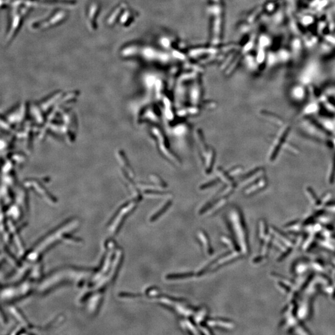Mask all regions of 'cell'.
I'll return each mask as SVG.
<instances>
[{"mask_svg":"<svg viewBox=\"0 0 335 335\" xmlns=\"http://www.w3.org/2000/svg\"><path fill=\"white\" fill-rule=\"evenodd\" d=\"M106 247L108 248V251L104 257V260H103L101 267L99 270V271L94 276L92 280L93 282L95 283V284H96L98 282H99L102 278H104L108 274L113 262L115 251L114 249L115 243L112 240H109L107 242Z\"/></svg>","mask_w":335,"mask_h":335,"instance_id":"obj_3","label":"cell"},{"mask_svg":"<svg viewBox=\"0 0 335 335\" xmlns=\"http://www.w3.org/2000/svg\"><path fill=\"white\" fill-rule=\"evenodd\" d=\"M231 220L232 222L233 225H234V228L235 230V233L237 234L238 240L239 241L240 245L243 252H247V244L246 240L244 239V235L243 234V228L241 224L240 219L239 215L236 211H232L231 212Z\"/></svg>","mask_w":335,"mask_h":335,"instance_id":"obj_7","label":"cell"},{"mask_svg":"<svg viewBox=\"0 0 335 335\" xmlns=\"http://www.w3.org/2000/svg\"><path fill=\"white\" fill-rule=\"evenodd\" d=\"M41 274V266L39 264H38L31 271V277L34 279H37L40 277Z\"/></svg>","mask_w":335,"mask_h":335,"instance_id":"obj_18","label":"cell"},{"mask_svg":"<svg viewBox=\"0 0 335 335\" xmlns=\"http://www.w3.org/2000/svg\"><path fill=\"white\" fill-rule=\"evenodd\" d=\"M222 241L223 243H225L227 245H228V247H229L230 248H234V244H233V243L232 241H231L230 239H229L228 238H227L225 237H223L222 238Z\"/></svg>","mask_w":335,"mask_h":335,"instance_id":"obj_25","label":"cell"},{"mask_svg":"<svg viewBox=\"0 0 335 335\" xmlns=\"http://www.w3.org/2000/svg\"><path fill=\"white\" fill-rule=\"evenodd\" d=\"M201 330H202L203 331V332H204L205 334H211L210 332H209L207 329H206L205 328H204H204L202 327V328H201Z\"/></svg>","mask_w":335,"mask_h":335,"instance_id":"obj_27","label":"cell"},{"mask_svg":"<svg viewBox=\"0 0 335 335\" xmlns=\"http://www.w3.org/2000/svg\"><path fill=\"white\" fill-rule=\"evenodd\" d=\"M91 270L80 268H65L55 271L46 277L38 287V291L44 293L58 285L68 282H78L86 278Z\"/></svg>","mask_w":335,"mask_h":335,"instance_id":"obj_1","label":"cell"},{"mask_svg":"<svg viewBox=\"0 0 335 335\" xmlns=\"http://www.w3.org/2000/svg\"><path fill=\"white\" fill-rule=\"evenodd\" d=\"M198 237L200 238L201 241L202 242V243L203 244V247L204 248L205 253H207V254H211L212 253V249L210 247V244H209V242L208 241V239H207V237H206V235H205V234L203 233L202 231H199V234H198Z\"/></svg>","mask_w":335,"mask_h":335,"instance_id":"obj_13","label":"cell"},{"mask_svg":"<svg viewBox=\"0 0 335 335\" xmlns=\"http://www.w3.org/2000/svg\"><path fill=\"white\" fill-rule=\"evenodd\" d=\"M238 253H237V252H233L231 253V254L227 255V256H225V257H223L222 258H221V260H219L213 266H212V269H214V268H217V267L220 266L224 264H225L230 261H231L232 260L236 258L237 257H238Z\"/></svg>","mask_w":335,"mask_h":335,"instance_id":"obj_11","label":"cell"},{"mask_svg":"<svg viewBox=\"0 0 335 335\" xmlns=\"http://www.w3.org/2000/svg\"><path fill=\"white\" fill-rule=\"evenodd\" d=\"M215 152L213 150H211V154H210V159L208 160L207 161V169H206V171H207V173H210L212 169V166L213 164H214V161H215Z\"/></svg>","mask_w":335,"mask_h":335,"instance_id":"obj_17","label":"cell"},{"mask_svg":"<svg viewBox=\"0 0 335 335\" xmlns=\"http://www.w3.org/2000/svg\"><path fill=\"white\" fill-rule=\"evenodd\" d=\"M151 179L153 181H154V183H155L157 185H158V186L160 185L161 187H165L166 186V184L163 181V179L155 174H154L151 176Z\"/></svg>","mask_w":335,"mask_h":335,"instance_id":"obj_22","label":"cell"},{"mask_svg":"<svg viewBox=\"0 0 335 335\" xmlns=\"http://www.w3.org/2000/svg\"><path fill=\"white\" fill-rule=\"evenodd\" d=\"M206 312H207V311H206V309L204 308L202 309V310L198 313V315L195 318V321L196 323H200V322L203 320V318H204L205 314H206Z\"/></svg>","mask_w":335,"mask_h":335,"instance_id":"obj_23","label":"cell"},{"mask_svg":"<svg viewBox=\"0 0 335 335\" xmlns=\"http://www.w3.org/2000/svg\"><path fill=\"white\" fill-rule=\"evenodd\" d=\"M185 323H186V327H187L188 328H189L193 333H194V334H198V332H197L196 328L194 327V325H193L191 323V322H190L189 321H185Z\"/></svg>","mask_w":335,"mask_h":335,"instance_id":"obj_24","label":"cell"},{"mask_svg":"<svg viewBox=\"0 0 335 335\" xmlns=\"http://www.w3.org/2000/svg\"><path fill=\"white\" fill-rule=\"evenodd\" d=\"M174 306L176 308V310L181 315H183L184 316H190L192 314V312L190 310H188V309L182 307L181 305L175 304Z\"/></svg>","mask_w":335,"mask_h":335,"instance_id":"obj_19","label":"cell"},{"mask_svg":"<svg viewBox=\"0 0 335 335\" xmlns=\"http://www.w3.org/2000/svg\"><path fill=\"white\" fill-rule=\"evenodd\" d=\"M226 202V200L225 199H223L222 201H221L217 203L213 207H212L209 211L208 212V214H212L213 213H214L215 212H216L217 211H218V209H220L222 207H223V205H224V204H225Z\"/></svg>","mask_w":335,"mask_h":335,"instance_id":"obj_20","label":"cell"},{"mask_svg":"<svg viewBox=\"0 0 335 335\" xmlns=\"http://www.w3.org/2000/svg\"><path fill=\"white\" fill-rule=\"evenodd\" d=\"M8 226L9 229V232L11 233V234L12 236V238L14 239L16 247L17 248V250L19 253L21 255H23L24 254V247L23 246L22 240L21 239V237L19 236V234L18 233L16 228L15 227V225L11 221L8 222Z\"/></svg>","mask_w":335,"mask_h":335,"instance_id":"obj_9","label":"cell"},{"mask_svg":"<svg viewBox=\"0 0 335 335\" xmlns=\"http://www.w3.org/2000/svg\"><path fill=\"white\" fill-rule=\"evenodd\" d=\"M198 133V137L200 140V142H201V144L204 149V153H207V150H208V148H207V145H206V143H205V138H204V136H203V133L201 132V131H198L197 132Z\"/></svg>","mask_w":335,"mask_h":335,"instance_id":"obj_21","label":"cell"},{"mask_svg":"<svg viewBox=\"0 0 335 335\" xmlns=\"http://www.w3.org/2000/svg\"><path fill=\"white\" fill-rule=\"evenodd\" d=\"M135 206V204L134 203L128 204V205L125 206V207L122 209L119 212V213L115 215V217H114L113 220L110 222L108 227V231L111 234L115 235L118 232L121 224L123 222L124 218L134 208Z\"/></svg>","mask_w":335,"mask_h":335,"instance_id":"obj_6","label":"cell"},{"mask_svg":"<svg viewBox=\"0 0 335 335\" xmlns=\"http://www.w3.org/2000/svg\"><path fill=\"white\" fill-rule=\"evenodd\" d=\"M32 282L31 280H26L18 287H9L2 291V299L5 300H11L26 295L31 290Z\"/></svg>","mask_w":335,"mask_h":335,"instance_id":"obj_5","label":"cell"},{"mask_svg":"<svg viewBox=\"0 0 335 335\" xmlns=\"http://www.w3.org/2000/svg\"><path fill=\"white\" fill-rule=\"evenodd\" d=\"M217 173L222 179H224V181L225 182L230 184H234V180L232 177L230 176V175L228 173H227L226 171L223 170L221 168H219L217 169Z\"/></svg>","mask_w":335,"mask_h":335,"instance_id":"obj_14","label":"cell"},{"mask_svg":"<svg viewBox=\"0 0 335 335\" xmlns=\"http://www.w3.org/2000/svg\"><path fill=\"white\" fill-rule=\"evenodd\" d=\"M193 275V273H181V274H170L166 276V278L168 279H183L189 277H191Z\"/></svg>","mask_w":335,"mask_h":335,"instance_id":"obj_16","label":"cell"},{"mask_svg":"<svg viewBox=\"0 0 335 335\" xmlns=\"http://www.w3.org/2000/svg\"><path fill=\"white\" fill-rule=\"evenodd\" d=\"M217 181L216 180H214V181H212V182H210V183H206L205 184H203L202 186V189H206V188H208L209 187H211L212 186V185H214L217 183Z\"/></svg>","mask_w":335,"mask_h":335,"instance_id":"obj_26","label":"cell"},{"mask_svg":"<svg viewBox=\"0 0 335 335\" xmlns=\"http://www.w3.org/2000/svg\"><path fill=\"white\" fill-rule=\"evenodd\" d=\"M9 311L12 314V315L16 319V320L19 322L22 327L26 329L30 328L31 325L27 321L26 318L23 316V315L21 313V312L16 307L10 306L9 307Z\"/></svg>","mask_w":335,"mask_h":335,"instance_id":"obj_10","label":"cell"},{"mask_svg":"<svg viewBox=\"0 0 335 335\" xmlns=\"http://www.w3.org/2000/svg\"><path fill=\"white\" fill-rule=\"evenodd\" d=\"M122 255L123 254L121 250L118 249L115 250L113 262L109 273L104 278H102L101 280L98 282L96 284H95V288L97 290L105 287L109 283L110 284L115 279V277L116 276V274L121 266V263L122 262Z\"/></svg>","mask_w":335,"mask_h":335,"instance_id":"obj_4","label":"cell"},{"mask_svg":"<svg viewBox=\"0 0 335 335\" xmlns=\"http://www.w3.org/2000/svg\"><path fill=\"white\" fill-rule=\"evenodd\" d=\"M207 324L211 327H218L224 328L232 329L234 327V325L230 322L221 321H209Z\"/></svg>","mask_w":335,"mask_h":335,"instance_id":"obj_12","label":"cell"},{"mask_svg":"<svg viewBox=\"0 0 335 335\" xmlns=\"http://www.w3.org/2000/svg\"><path fill=\"white\" fill-rule=\"evenodd\" d=\"M102 293L98 291L89 298L87 304V309L89 313L93 314L98 312L102 300Z\"/></svg>","mask_w":335,"mask_h":335,"instance_id":"obj_8","label":"cell"},{"mask_svg":"<svg viewBox=\"0 0 335 335\" xmlns=\"http://www.w3.org/2000/svg\"><path fill=\"white\" fill-rule=\"evenodd\" d=\"M170 205H171V202L170 201L167 202L164 205H163V207L160 210L158 211V212H157L155 214H154L152 216L151 220L154 221V220H155V219H157V218H158L163 213H164L167 210V209L170 207Z\"/></svg>","mask_w":335,"mask_h":335,"instance_id":"obj_15","label":"cell"},{"mask_svg":"<svg viewBox=\"0 0 335 335\" xmlns=\"http://www.w3.org/2000/svg\"><path fill=\"white\" fill-rule=\"evenodd\" d=\"M79 225V221L73 220L64 224L60 227L50 233L48 235L38 242L35 247L27 256L28 261H35L47 249L60 240H65L70 234L77 228Z\"/></svg>","mask_w":335,"mask_h":335,"instance_id":"obj_2","label":"cell"}]
</instances>
